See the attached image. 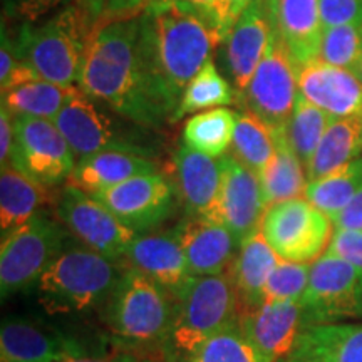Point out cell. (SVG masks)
Returning a JSON list of instances; mask_svg holds the SVG:
<instances>
[{"label": "cell", "mask_w": 362, "mask_h": 362, "mask_svg": "<svg viewBox=\"0 0 362 362\" xmlns=\"http://www.w3.org/2000/svg\"><path fill=\"white\" fill-rule=\"evenodd\" d=\"M79 88L123 119L160 128L171 112L149 74L138 17L104 19L90 27Z\"/></svg>", "instance_id": "cell-1"}, {"label": "cell", "mask_w": 362, "mask_h": 362, "mask_svg": "<svg viewBox=\"0 0 362 362\" xmlns=\"http://www.w3.org/2000/svg\"><path fill=\"white\" fill-rule=\"evenodd\" d=\"M139 25L149 74L173 121L189 81L221 40L200 13L175 0L149 4L139 16Z\"/></svg>", "instance_id": "cell-2"}, {"label": "cell", "mask_w": 362, "mask_h": 362, "mask_svg": "<svg viewBox=\"0 0 362 362\" xmlns=\"http://www.w3.org/2000/svg\"><path fill=\"white\" fill-rule=\"evenodd\" d=\"M240 302L228 272L193 275L175 297V314L165 342L168 362H185L203 342L237 322Z\"/></svg>", "instance_id": "cell-3"}, {"label": "cell", "mask_w": 362, "mask_h": 362, "mask_svg": "<svg viewBox=\"0 0 362 362\" xmlns=\"http://www.w3.org/2000/svg\"><path fill=\"white\" fill-rule=\"evenodd\" d=\"M123 272L88 247L67 248L35 284L37 300L47 314H84L107 300Z\"/></svg>", "instance_id": "cell-4"}, {"label": "cell", "mask_w": 362, "mask_h": 362, "mask_svg": "<svg viewBox=\"0 0 362 362\" xmlns=\"http://www.w3.org/2000/svg\"><path fill=\"white\" fill-rule=\"evenodd\" d=\"M173 314V297L131 267L104 302V322L112 336L131 346H165Z\"/></svg>", "instance_id": "cell-5"}, {"label": "cell", "mask_w": 362, "mask_h": 362, "mask_svg": "<svg viewBox=\"0 0 362 362\" xmlns=\"http://www.w3.org/2000/svg\"><path fill=\"white\" fill-rule=\"evenodd\" d=\"M90 27L84 7L72 4L40 25L25 24L17 34V44L40 79L72 86L79 81Z\"/></svg>", "instance_id": "cell-6"}, {"label": "cell", "mask_w": 362, "mask_h": 362, "mask_svg": "<svg viewBox=\"0 0 362 362\" xmlns=\"http://www.w3.org/2000/svg\"><path fill=\"white\" fill-rule=\"evenodd\" d=\"M111 112L115 111L99 107L96 99L78 88L54 123L79 160L103 151L136 153L153 158L156 148L144 133L148 128L128 119H116Z\"/></svg>", "instance_id": "cell-7"}, {"label": "cell", "mask_w": 362, "mask_h": 362, "mask_svg": "<svg viewBox=\"0 0 362 362\" xmlns=\"http://www.w3.org/2000/svg\"><path fill=\"white\" fill-rule=\"evenodd\" d=\"M67 233L51 216L37 214L2 235L0 292L2 300L37 284L47 267L64 252Z\"/></svg>", "instance_id": "cell-8"}, {"label": "cell", "mask_w": 362, "mask_h": 362, "mask_svg": "<svg viewBox=\"0 0 362 362\" xmlns=\"http://www.w3.org/2000/svg\"><path fill=\"white\" fill-rule=\"evenodd\" d=\"M300 304L304 329L362 317V269L325 250L312 262Z\"/></svg>", "instance_id": "cell-9"}, {"label": "cell", "mask_w": 362, "mask_h": 362, "mask_svg": "<svg viewBox=\"0 0 362 362\" xmlns=\"http://www.w3.org/2000/svg\"><path fill=\"white\" fill-rule=\"evenodd\" d=\"M297 96L298 64L274 30L265 57L240 96L243 110L259 116L272 131L287 129Z\"/></svg>", "instance_id": "cell-10"}, {"label": "cell", "mask_w": 362, "mask_h": 362, "mask_svg": "<svg viewBox=\"0 0 362 362\" xmlns=\"http://www.w3.org/2000/svg\"><path fill=\"white\" fill-rule=\"evenodd\" d=\"M330 223L327 215L300 197L270 206L260 230L282 260L312 264L329 247Z\"/></svg>", "instance_id": "cell-11"}, {"label": "cell", "mask_w": 362, "mask_h": 362, "mask_svg": "<svg viewBox=\"0 0 362 362\" xmlns=\"http://www.w3.org/2000/svg\"><path fill=\"white\" fill-rule=\"evenodd\" d=\"M74 153L51 119L13 116V148L8 165L52 187L69 180L76 168Z\"/></svg>", "instance_id": "cell-12"}, {"label": "cell", "mask_w": 362, "mask_h": 362, "mask_svg": "<svg viewBox=\"0 0 362 362\" xmlns=\"http://www.w3.org/2000/svg\"><path fill=\"white\" fill-rule=\"evenodd\" d=\"M57 216L84 247L117 262L138 237L106 205L72 185L59 197Z\"/></svg>", "instance_id": "cell-13"}, {"label": "cell", "mask_w": 362, "mask_h": 362, "mask_svg": "<svg viewBox=\"0 0 362 362\" xmlns=\"http://www.w3.org/2000/svg\"><path fill=\"white\" fill-rule=\"evenodd\" d=\"M93 197L138 235L161 225L175 211V188L161 173L134 176Z\"/></svg>", "instance_id": "cell-14"}, {"label": "cell", "mask_w": 362, "mask_h": 362, "mask_svg": "<svg viewBox=\"0 0 362 362\" xmlns=\"http://www.w3.org/2000/svg\"><path fill=\"white\" fill-rule=\"evenodd\" d=\"M101 356L79 337L25 317H6L0 327V362H67Z\"/></svg>", "instance_id": "cell-15"}, {"label": "cell", "mask_w": 362, "mask_h": 362, "mask_svg": "<svg viewBox=\"0 0 362 362\" xmlns=\"http://www.w3.org/2000/svg\"><path fill=\"white\" fill-rule=\"evenodd\" d=\"M272 35L274 24L269 4L267 0H253L223 40V64L238 98L265 57Z\"/></svg>", "instance_id": "cell-16"}, {"label": "cell", "mask_w": 362, "mask_h": 362, "mask_svg": "<svg viewBox=\"0 0 362 362\" xmlns=\"http://www.w3.org/2000/svg\"><path fill=\"white\" fill-rule=\"evenodd\" d=\"M237 324L262 362H277L293 349L304 330V309L300 300L264 302L240 310Z\"/></svg>", "instance_id": "cell-17"}, {"label": "cell", "mask_w": 362, "mask_h": 362, "mask_svg": "<svg viewBox=\"0 0 362 362\" xmlns=\"http://www.w3.org/2000/svg\"><path fill=\"white\" fill-rule=\"evenodd\" d=\"M221 163L220 211L221 221L238 243L262 228L267 206L259 175L233 155H223Z\"/></svg>", "instance_id": "cell-18"}, {"label": "cell", "mask_w": 362, "mask_h": 362, "mask_svg": "<svg viewBox=\"0 0 362 362\" xmlns=\"http://www.w3.org/2000/svg\"><path fill=\"white\" fill-rule=\"evenodd\" d=\"M173 166L181 200L188 215L223 223L220 211V158L216 160L183 143L175 151Z\"/></svg>", "instance_id": "cell-19"}, {"label": "cell", "mask_w": 362, "mask_h": 362, "mask_svg": "<svg viewBox=\"0 0 362 362\" xmlns=\"http://www.w3.org/2000/svg\"><path fill=\"white\" fill-rule=\"evenodd\" d=\"M298 94L332 117L362 116V83L352 71L315 59L298 66Z\"/></svg>", "instance_id": "cell-20"}, {"label": "cell", "mask_w": 362, "mask_h": 362, "mask_svg": "<svg viewBox=\"0 0 362 362\" xmlns=\"http://www.w3.org/2000/svg\"><path fill=\"white\" fill-rule=\"evenodd\" d=\"M171 232L183 248L193 275H220L232 267L238 240L223 223L188 216Z\"/></svg>", "instance_id": "cell-21"}, {"label": "cell", "mask_w": 362, "mask_h": 362, "mask_svg": "<svg viewBox=\"0 0 362 362\" xmlns=\"http://www.w3.org/2000/svg\"><path fill=\"white\" fill-rule=\"evenodd\" d=\"M124 259L131 269L139 270L153 282L161 285L173 298L193 277L183 248L173 232L138 235Z\"/></svg>", "instance_id": "cell-22"}, {"label": "cell", "mask_w": 362, "mask_h": 362, "mask_svg": "<svg viewBox=\"0 0 362 362\" xmlns=\"http://www.w3.org/2000/svg\"><path fill=\"white\" fill-rule=\"evenodd\" d=\"M275 34L298 66L319 57L324 25L319 0H267Z\"/></svg>", "instance_id": "cell-23"}, {"label": "cell", "mask_w": 362, "mask_h": 362, "mask_svg": "<svg viewBox=\"0 0 362 362\" xmlns=\"http://www.w3.org/2000/svg\"><path fill=\"white\" fill-rule=\"evenodd\" d=\"M160 173L153 158L124 151H103L90 155L76 163L71 178L72 187L94 194L115 188L134 176Z\"/></svg>", "instance_id": "cell-24"}, {"label": "cell", "mask_w": 362, "mask_h": 362, "mask_svg": "<svg viewBox=\"0 0 362 362\" xmlns=\"http://www.w3.org/2000/svg\"><path fill=\"white\" fill-rule=\"evenodd\" d=\"M279 262L280 257L267 242L262 230L240 243L237 257L228 270L238 296L240 310L262 304V291Z\"/></svg>", "instance_id": "cell-25"}, {"label": "cell", "mask_w": 362, "mask_h": 362, "mask_svg": "<svg viewBox=\"0 0 362 362\" xmlns=\"http://www.w3.org/2000/svg\"><path fill=\"white\" fill-rule=\"evenodd\" d=\"M275 153L269 165L259 173L262 194L267 210L277 203L300 198L305 194L307 171L288 141L287 129L274 131Z\"/></svg>", "instance_id": "cell-26"}, {"label": "cell", "mask_w": 362, "mask_h": 362, "mask_svg": "<svg viewBox=\"0 0 362 362\" xmlns=\"http://www.w3.org/2000/svg\"><path fill=\"white\" fill-rule=\"evenodd\" d=\"M362 156V116L332 117L307 166V180L315 181Z\"/></svg>", "instance_id": "cell-27"}, {"label": "cell", "mask_w": 362, "mask_h": 362, "mask_svg": "<svg viewBox=\"0 0 362 362\" xmlns=\"http://www.w3.org/2000/svg\"><path fill=\"white\" fill-rule=\"evenodd\" d=\"M45 185L39 183L13 166L2 168L0 175V230L2 235L24 225L39 214L47 202Z\"/></svg>", "instance_id": "cell-28"}, {"label": "cell", "mask_w": 362, "mask_h": 362, "mask_svg": "<svg viewBox=\"0 0 362 362\" xmlns=\"http://www.w3.org/2000/svg\"><path fill=\"white\" fill-rule=\"evenodd\" d=\"M237 116L238 112L228 107L193 115L183 126V143L208 156L221 158L233 141Z\"/></svg>", "instance_id": "cell-29"}, {"label": "cell", "mask_w": 362, "mask_h": 362, "mask_svg": "<svg viewBox=\"0 0 362 362\" xmlns=\"http://www.w3.org/2000/svg\"><path fill=\"white\" fill-rule=\"evenodd\" d=\"M362 192V156L324 178L309 181L305 198L330 221Z\"/></svg>", "instance_id": "cell-30"}, {"label": "cell", "mask_w": 362, "mask_h": 362, "mask_svg": "<svg viewBox=\"0 0 362 362\" xmlns=\"http://www.w3.org/2000/svg\"><path fill=\"white\" fill-rule=\"evenodd\" d=\"M76 90L78 88L74 86L40 79L2 94V104H6L13 116H33L54 121Z\"/></svg>", "instance_id": "cell-31"}, {"label": "cell", "mask_w": 362, "mask_h": 362, "mask_svg": "<svg viewBox=\"0 0 362 362\" xmlns=\"http://www.w3.org/2000/svg\"><path fill=\"white\" fill-rule=\"evenodd\" d=\"M329 362H362V324H319L305 327L297 339Z\"/></svg>", "instance_id": "cell-32"}, {"label": "cell", "mask_w": 362, "mask_h": 362, "mask_svg": "<svg viewBox=\"0 0 362 362\" xmlns=\"http://www.w3.org/2000/svg\"><path fill=\"white\" fill-rule=\"evenodd\" d=\"M232 151L240 163L259 175L275 153L274 131L252 111L243 110L237 116Z\"/></svg>", "instance_id": "cell-33"}, {"label": "cell", "mask_w": 362, "mask_h": 362, "mask_svg": "<svg viewBox=\"0 0 362 362\" xmlns=\"http://www.w3.org/2000/svg\"><path fill=\"white\" fill-rule=\"evenodd\" d=\"M235 96L237 94H233L232 86L220 74L214 59H210L185 89L178 110L173 116V123L192 112L230 106L233 104Z\"/></svg>", "instance_id": "cell-34"}, {"label": "cell", "mask_w": 362, "mask_h": 362, "mask_svg": "<svg viewBox=\"0 0 362 362\" xmlns=\"http://www.w3.org/2000/svg\"><path fill=\"white\" fill-rule=\"evenodd\" d=\"M330 119H332V116H329L327 112L312 104L302 94H298L296 107H293L287 124V136L305 170L312 156H314L317 146H319L320 139H322L325 129H327Z\"/></svg>", "instance_id": "cell-35"}, {"label": "cell", "mask_w": 362, "mask_h": 362, "mask_svg": "<svg viewBox=\"0 0 362 362\" xmlns=\"http://www.w3.org/2000/svg\"><path fill=\"white\" fill-rule=\"evenodd\" d=\"M185 362H262L253 344L237 322L203 342Z\"/></svg>", "instance_id": "cell-36"}, {"label": "cell", "mask_w": 362, "mask_h": 362, "mask_svg": "<svg viewBox=\"0 0 362 362\" xmlns=\"http://www.w3.org/2000/svg\"><path fill=\"white\" fill-rule=\"evenodd\" d=\"M362 57V24L327 27L320 40V61L330 66L356 71Z\"/></svg>", "instance_id": "cell-37"}, {"label": "cell", "mask_w": 362, "mask_h": 362, "mask_svg": "<svg viewBox=\"0 0 362 362\" xmlns=\"http://www.w3.org/2000/svg\"><path fill=\"white\" fill-rule=\"evenodd\" d=\"M310 267L312 264H297V262L280 259L262 291V304L264 302L300 300L307 284H309Z\"/></svg>", "instance_id": "cell-38"}, {"label": "cell", "mask_w": 362, "mask_h": 362, "mask_svg": "<svg viewBox=\"0 0 362 362\" xmlns=\"http://www.w3.org/2000/svg\"><path fill=\"white\" fill-rule=\"evenodd\" d=\"M40 81V76L29 61L22 56L17 39L6 33L2 27V47H0V89L2 94L19 88L22 84Z\"/></svg>", "instance_id": "cell-39"}, {"label": "cell", "mask_w": 362, "mask_h": 362, "mask_svg": "<svg viewBox=\"0 0 362 362\" xmlns=\"http://www.w3.org/2000/svg\"><path fill=\"white\" fill-rule=\"evenodd\" d=\"M155 0H84L83 7L90 22L121 17H138Z\"/></svg>", "instance_id": "cell-40"}, {"label": "cell", "mask_w": 362, "mask_h": 362, "mask_svg": "<svg viewBox=\"0 0 362 362\" xmlns=\"http://www.w3.org/2000/svg\"><path fill=\"white\" fill-rule=\"evenodd\" d=\"M324 29L362 24V0H319Z\"/></svg>", "instance_id": "cell-41"}, {"label": "cell", "mask_w": 362, "mask_h": 362, "mask_svg": "<svg viewBox=\"0 0 362 362\" xmlns=\"http://www.w3.org/2000/svg\"><path fill=\"white\" fill-rule=\"evenodd\" d=\"M175 2L183 4L194 11L205 19L208 24L215 29L218 37L223 44L226 35L232 30V24L228 19V6L226 0H175Z\"/></svg>", "instance_id": "cell-42"}, {"label": "cell", "mask_w": 362, "mask_h": 362, "mask_svg": "<svg viewBox=\"0 0 362 362\" xmlns=\"http://www.w3.org/2000/svg\"><path fill=\"white\" fill-rule=\"evenodd\" d=\"M76 0H8V12L12 16L35 22L54 11L69 7Z\"/></svg>", "instance_id": "cell-43"}, {"label": "cell", "mask_w": 362, "mask_h": 362, "mask_svg": "<svg viewBox=\"0 0 362 362\" xmlns=\"http://www.w3.org/2000/svg\"><path fill=\"white\" fill-rule=\"evenodd\" d=\"M327 252L349 260L362 269V232L357 230H336L330 238Z\"/></svg>", "instance_id": "cell-44"}, {"label": "cell", "mask_w": 362, "mask_h": 362, "mask_svg": "<svg viewBox=\"0 0 362 362\" xmlns=\"http://www.w3.org/2000/svg\"><path fill=\"white\" fill-rule=\"evenodd\" d=\"M336 230H357L362 232V192L352 200L349 205L332 218Z\"/></svg>", "instance_id": "cell-45"}, {"label": "cell", "mask_w": 362, "mask_h": 362, "mask_svg": "<svg viewBox=\"0 0 362 362\" xmlns=\"http://www.w3.org/2000/svg\"><path fill=\"white\" fill-rule=\"evenodd\" d=\"M13 148V115L7 110L6 104L0 107V161L2 168L8 166Z\"/></svg>", "instance_id": "cell-46"}, {"label": "cell", "mask_w": 362, "mask_h": 362, "mask_svg": "<svg viewBox=\"0 0 362 362\" xmlns=\"http://www.w3.org/2000/svg\"><path fill=\"white\" fill-rule=\"evenodd\" d=\"M277 362H329L324 356H320L319 352H315L310 347H307L305 344L298 342L293 346V349L288 352L287 356H284L282 359Z\"/></svg>", "instance_id": "cell-47"}, {"label": "cell", "mask_w": 362, "mask_h": 362, "mask_svg": "<svg viewBox=\"0 0 362 362\" xmlns=\"http://www.w3.org/2000/svg\"><path fill=\"white\" fill-rule=\"evenodd\" d=\"M67 362H156L146 357H139L136 354H112V356H88V357H79V359H72Z\"/></svg>", "instance_id": "cell-48"}, {"label": "cell", "mask_w": 362, "mask_h": 362, "mask_svg": "<svg viewBox=\"0 0 362 362\" xmlns=\"http://www.w3.org/2000/svg\"><path fill=\"white\" fill-rule=\"evenodd\" d=\"M252 2L253 0H226V6H228V19L230 24H232V29L238 17L242 16V12L245 11Z\"/></svg>", "instance_id": "cell-49"}, {"label": "cell", "mask_w": 362, "mask_h": 362, "mask_svg": "<svg viewBox=\"0 0 362 362\" xmlns=\"http://www.w3.org/2000/svg\"><path fill=\"white\" fill-rule=\"evenodd\" d=\"M354 74L357 76V78H359V81L362 83V57H361V61H359V64H357V67H356V71H354Z\"/></svg>", "instance_id": "cell-50"}]
</instances>
